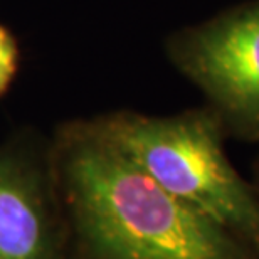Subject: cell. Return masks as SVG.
Listing matches in <instances>:
<instances>
[{"instance_id":"obj_1","label":"cell","mask_w":259,"mask_h":259,"mask_svg":"<svg viewBox=\"0 0 259 259\" xmlns=\"http://www.w3.org/2000/svg\"><path fill=\"white\" fill-rule=\"evenodd\" d=\"M49 147L71 259H259L244 239L153 182L95 120L66 123Z\"/></svg>"},{"instance_id":"obj_2","label":"cell","mask_w":259,"mask_h":259,"mask_svg":"<svg viewBox=\"0 0 259 259\" xmlns=\"http://www.w3.org/2000/svg\"><path fill=\"white\" fill-rule=\"evenodd\" d=\"M93 120L153 182L259 251V195L227 157V133L209 106L170 116L121 110Z\"/></svg>"},{"instance_id":"obj_3","label":"cell","mask_w":259,"mask_h":259,"mask_svg":"<svg viewBox=\"0 0 259 259\" xmlns=\"http://www.w3.org/2000/svg\"><path fill=\"white\" fill-rule=\"evenodd\" d=\"M165 53L202 93L227 138L259 143V0L175 30Z\"/></svg>"},{"instance_id":"obj_4","label":"cell","mask_w":259,"mask_h":259,"mask_svg":"<svg viewBox=\"0 0 259 259\" xmlns=\"http://www.w3.org/2000/svg\"><path fill=\"white\" fill-rule=\"evenodd\" d=\"M0 259H71L51 147L25 135L0 147Z\"/></svg>"},{"instance_id":"obj_5","label":"cell","mask_w":259,"mask_h":259,"mask_svg":"<svg viewBox=\"0 0 259 259\" xmlns=\"http://www.w3.org/2000/svg\"><path fill=\"white\" fill-rule=\"evenodd\" d=\"M19 66V48L9 29L0 24V96L12 84Z\"/></svg>"},{"instance_id":"obj_6","label":"cell","mask_w":259,"mask_h":259,"mask_svg":"<svg viewBox=\"0 0 259 259\" xmlns=\"http://www.w3.org/2000/svg\"><path fill=\"white\" fill-rule=\"evenodd\" d=\"M251 182H252V185H254L256 192H257V195H259V155H257V158H256L254 165H252V177H251Z\"/></svg>"}]
</instances>
